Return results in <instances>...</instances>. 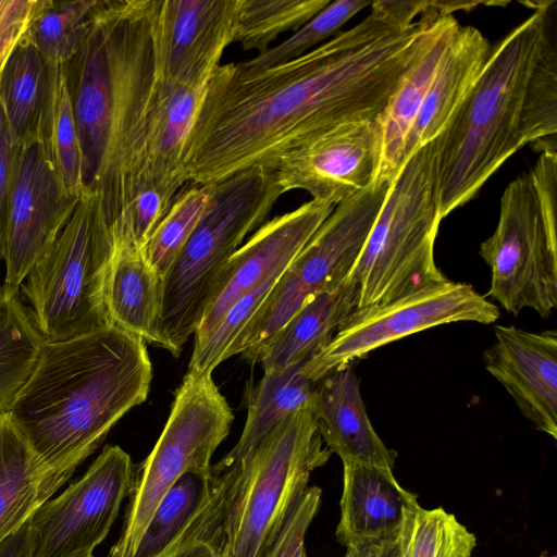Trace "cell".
<instances>
[{
    "label": "cell",
    "instance_id": "obj_1",
    "mask_svg": "<svg viewBox=\"0 0 557 557\" xmlns=\"http://www.w3.org/2000/svg\"><path fill=\"white\" fill-rule=\"evenodd\" d=\"M354 27L286 63L246 73L220 64L188 135V182L214 184L341 125L377 116L435 18L421 1H372Z\"/></svg>",
    "mask_w": 557,
    "mask_h": 557
},
{
    "label": "cell",
    "instance_id": "obj_2",
    "mask_svg": "<svg viewBox=\"0 0 557 557\" xmlns=\"http://www.w3.org/2000/svg\"><path fill=\"white\" fill-rule=\"evenodd\" d=\"M534 11L495 46L475 84L436 137L438 212L471 200L528 144L556 145L557 1Z\"/></svg>",
    "mask_w": 557,
    "mask_h": 557
},
{
    "label": "cell",
    "instance_id": "obj_3",
    "mask_svg": "<svg viewBox=\"0 0 557 557\" xmlns=\"http://www.w3.org/2000/svg\"><path fill=\"white\" fill-rule=\"evenodd\" d=\"M151 381L145 341L116 326L44 343L7 411L47 470L42 503L146 400Z\"/></svg>",
    "mask_w": 557,
    "mask_h": 557
},
{
    "label": "cell",
    "instance_id": "obj_4",
    "mask_svg": "<svg viewBox=\"0 0 557 557\" xmlns=\"http://www.w3.org/2000/svg\"><path fill=\"white\" fill-rule=\"evenodd\" d=\"M95 11L104 34L112 95L106 150L88 191L97 220L116 242L128 238L135 205L146 194H158L154 187L163 185L177 156L180 86L158 72L157 0H97Z\"/></svg>",
    "mask_w": 557,
    "mask_h": 557
},
{
    "label": "cell",
    "instance_id": "obj_5",
    "mask_svg": "<svg viewBox=\"0 0 557 557\" xmlns=\"http://www.w3.org/2000/svg\"><path fill=\"white\" fill-rule=\"evenodd\" d=\"M212 185L207 210L162 278L160 347L175 357L195 334L222 267L284 194L274 169L264 165Z\"/></svg>",
    "mask_w": 557,
    "mask_h": 557
},
{
    "label": "cell",
    "instance_id": "obj_6",
    "mask_svg": "<svg viewBox=\"0 0 557 557\" xmlns=\"http://www.w3.org/2000/svg\"><path fill=\"white\" fill-rule=\"evenodd\" d=\"M435 139L413 151L392 181L350 271L358 306L383 304L446 281L435 263L441 223Z\"/></svg>",
    "mask_w": 557,
    "mask_h": 557
},
{
    "label": "cell",
    "instance_id": "obj_7",
    "mask_svg": "<svg viewBox=\"0 0 557 557\" xmlns=\"http://www.w3.org/2000/svg\"><path fill=\"white\" fill-rule=\"evenodd\" d=\"M557 151L541 149L534 165L505 188L494 233L479 255L491 269L488 297L506 311L557 307Z\"/></svg>",
    "mask_w": 557,
    "mask_h": 557
},
{
    "label": "cell",
    "instance_id": "obj_8",
    "mask_svg": "<svg viewBox=\"0 0 557 557\" xmlns=\"http://www.w3.org/2000/svg\"><path fill=\"white\" fill-rule=\"evenodd\" d=\"M113 242L85 191L70 219L20 286L44 342H58L111 325L106 282Z\"/></svg>",
    "mask_w": 557,
    "mask_h": 557
},
{
    "label": "cell",
    "instance_id": "obj_9",
    "mask_svg": "<svg viewBox=\"0 0 557 557\" xmlns=\"http://www.w3.org/2000/svg\"><path fill=\"white\" fill-rule=\"evenodd\" d=\"M331 451L313 405L281 421L240 462L226 521L231 557H261Z\"/></svg>",
    "mask_w": 557,
    "mask_h": 557
},
{
    "label": "cell",
    "instance_id": "obj_10",
    "mask_svg": "<svg viewBox=\"0 0 557 557\" xmlns=\"http://www.w3.org/2000/svg\"><path fill=\"white\" fill-rule=\"evenodd\" d=\"M233 421V410L212 372L188 371L175 392L158 442L134 467L122 532L107 557H134L166 492L187 473H210L213 453L228 435Z\"/></svg>",
    "mask_w": 557,
    "mask_h": 557
},
{
    "label": "cell",
    "instance_id": "obj_11",
    "mask_svg": "<svg viewBox=\"0 0 557 557\" xmlns=\"http://www.w3.org/2000/svg\"><path fill=\"white\" fill-rule=\"evenodd\" d=\"M372 184L335 206L275 286L242 335L235 355L247 360L312 297L341 285L357 262L387 195Z\"/></svg>",
    "mask_w": 557,
    "mask_h": 557
},
{
    "label": "cell",
    "instance_id": "obj_12",
    "mask_svg": "<svg viewBox=\"0 0 557 557\" xmlns=\"http://www.w3.org/2000/svg\"><path fill=\"white\" fill-rule=\"evenodd\" d=\"M498 307L466 283L446 280L394 300L355 309L332 339L302 368L319 382L374 349L433 326L470 321L494 323Z\"/></svg>",
    "mask_w": 557,
    "mask_h": 557
},
{
    "label": "cell",
    "instance_id": "obj_13",
    "mask_svg": "<svg viewBox=\"0 0 557 557\" xmlns=\"http://www.w3.org/2000/svg\"><path fill=\"white\" fill-rule=\"evenodd\" d=\"M134 465L120 446H107L87 471L29 519L30 557H92L128 495Z\"/></svg>",
    "mask_w": 557,
    "mask_h": 557
},
{
    "label": "cell",
    "instance_id": "obj_14",
    "mask_svg": "<svg viewBox=\"0 0 557 557\" xmlns=\"http://www.w3.org/2000/svg\"><path fill=\"white\" fill-rule=\"evenodd\" d=\"M63 188L42 141L15 148L3 260L18 287L52 245L78 201Z\"/></svg>",
    "mask_w": 557,
    "mask_h": 557
},
{
    "label": "cell",
    "instance_id": "obj_15",
    "mask_svg": "<svg viewBox=\"0 0 557 557\" xmlns=\"http://www.w3.org/2000/svg\"><path fill=\"white\" fill-rule=\"evenodd\" d=\"M382 152L379 115L341 125L283 154L274 164L284 194L300 189L333 206L374 184Z\"/></svg>",
    "mask_w": 557,
    "mask_h": 557
},
{
    "label": "cell",
    "instance_id": "obj_16",
    "mask_svg": "<svg viewBox=\"0 0 557 557\" xmlns=\"http://www.w3.org/2000/svg\"><path fill=\"white\" fill-rule=\"evenodd\" d=\"M334 208L311 199L256 230L219 272L194 343L205 339L242 296L272 274L284 271Z\"/></svg>",
    "mask_w": 557,
    "mask_h": 557
},
{
    "label": "cell",
    "instance_id": "obj_17",
    "mask_svg": "<svg viewBox=\"0 0 557 557\" xmlns=\"http://www.w3.org/2000/svg\"><path fill=\"white\" fill-rule=\"evenodd\" d=\"M237 0H157L158 72L181 87H205L234 42Z\"/></svg>",
    "mask_w": 557,
    "mask_h": 557
},
{
    "label": "cell",
    "instance_id": "obj_18",
    "mask_svg": "<svg viewBox=\"0 0 557 557\" xmlns=\"http://www.w3.org/2000/svg\"><path fill=\"white\" fill-rule=\"evenodd\" d=\"M485 368L536 430L557 438V333L497 325Z\"/></svg>",
    "mask_w": 557,
    "mask_h": 557
},
{
    "label": "cell",
    "instance_id": "obj_19",
    "mask_svg": "<svg viewBox=\"0 0 557 557\" xmlns=\"http://www.w3.org/2000/svg\"><path fill=\"white\" fill-rule=\"evenodd\" d=\"M61 67L81 145L83 184L88 190L99 171L107 145L112 94L106 39L95 7L89 32L81 49Z\"/></svg>",
    "mask_w": 557,
    "mask_h": 557
},
{
    "label": "cell",
    "instance_id": "obj_20",
    "mask_svg": "<svg viewBox=\"0 0 557 557\" xmlns=\"http://www.w3.org/2000/svg\"><path fill=\"white\" fill-rule=\"evenodd\" d=\"M313 413L323 443L343 465L360 463L393 470L397 453L383 443L372 426L351 364L331 372L317 383Z\"/></svg>",
    "mask_w": 557,
    "mask_h": 557
},
{
    "label": "cell",
    "instance_id": "obj_21",
    "mask_svg": "<svg viewBox=\"0 0 557 557\" xmlns=\"http://www.w3.org/2000/svg\"><path fill=\"white\" fill-rule=\"evenodd\" d=\"M460 24L441 12L379 114L382 152L374 184H391L407 160L406 145L429 84Z\"/></svg>",
    "mask_w": 557,
    "mask_h": 557
},
{
    "label": "cell",
    "instance_id": "obj_22",
    "mask_svg": "<svg viewBox=\"0 0 557 557\" xmlns=\"http://www.w3.org/2000/svg\"><path fill=\"white\" fill-rule=\"evenodd\" d=\"M491 48L476 27H458L435 70L410 131L407 159L448 125L481 74Z\"/></svg>",
    "mask_w": 557,
    "mask_h": 557
},
{
    "label": "cell",
    "instance_id": "obj_23",
    "mask_svg": "<svg viewBox=\"0 0 557 557\" xmlns=\"http://www.w3.org/2000/svg\"><path fill=\"white\" fill-rule=\"evenodd\" d=\"M337 541H386L398 535L404 508L417 497L396 481L393 470L360 463L343 465Z\"/></svg>",
    "mask_w": 557,
    "mask_h": 557
},
{
    "label": "cell",
    "instance_id": "obj_24",
    "mask_svg": "<svg viewBox=\"0 0 557 557\" xmlns=\"http://www.w3.org/2000/svg\"><path fill=\"white\" fill-rule=\"evenodd\" d=\"M357 306L358 286L347 277L309 299L247 361L259 362L263 372H275L308 360L332 339Z\"/></svg>",
    "mask_w": 557,
    "mask_h": 557
},
{
    "label": "cell",
    "instance_id": "obj_25",
    "mask_svg": "<svg viewBox=\"0 0 557 557\" xmlns=\"http://www.w3.org/2000/svg\"><path fill=\"white\" fill-rule=\"evenodd\" d=\"M104 298L111 325L161 346L162 277L145 249L129 243L114 246Z\"/></svg>",
    "mask_w": 557,
    "mask_h": 557
},
{
    "label": "cell",
    "instance_id": "obj_26",
    "mask_svg": "<svg viewBox=\"0 0 557 557\" xmlns=\"http://www.w3.org/2000/svg\"><path fill=\"white\" fill-rule=\"evenodd\" d=\"M58 69L26 37L10 55L0 76V104L14 148L42 140Z\"/></svg>",
    "mask_w": 557,
    "mask_h": 557
},
{
    "label": "cell",
    "instance_id": "obj_27",
    "mask_svg": "<svg viewBox=\"0 0 557 557\" xmlns=\"http://www.w3.org/2000/svg\"><path fill=\"white\" fill-rule=\"evenodd\" d=\"M47 470L5 412L0 414V545L39 506Z\"/></svg>",
    "mask_w": 557,
    "mask_h": 557
},
{
    "label": "cell",
    "instance_id": "obj_28",
    "mask_svg": "<svg viewBox=\"0 0 557 557\" xmlns=\"http://www.w3.org/2000/svg\"><path fill=\"white\" fill-rule=\"evenodd\" d=\"M306 361L280 371L263 372L249 398L243 432L219 465L228 466L244 459L281 421L296 410L313 405L318 382L305 375Z\"/></svg>",
    "mask_w": 557,
    "mask_h": 557
},
{
    "label": "cell",
    "instance_id": "obj_29",
    "mask_svg": "<svg viewBox=\"0 0 557 557\" xmlns=\"http://www.w3.org/2000/svg\"><path fill=\"white\" fill-rule=\"evenodd\" d=\"M18 287L0 286V414L5 413L44 345Z\"/></svg>",
    "mask_w": 557,
    "mask_h": 557
},
{
    "label": "cell",
    "instance_id": "obj_30",
    "mask_svg": "<svg viewBox=\"0 0 557 557\" xmlns=\"http://www.w3.org/2000/svg\"><path fill=\"white\" fill-rule=\"evenodd\" d=\"M400 557H472L475 535L444 508L425 509L418 497L404 508L398 531Z\"/></svg>",
    "mask_w": 557,
    "mask_h": 557
},
{
    "label": "cell",
    "instance_id": "obj_31",
    "mask_svg": "<svg viewBox=\"0 0 557 557\" xmlns=\"http://www.w3.org/2000/svg\"><path fill=\"white\" fill-rule=\"evenodd\" d=\"M330 0H237L234 17V42L243 50L269 49L280 34L298 30Z\"/></svg>",
    "mask_w": 557,
    "mask_h": 557
},
{
    "label": "cell",
    "instance_id": "obj_32",
    "mask_svg": "<svg viewBox=\"0 0 557 557\" xmlns=\"http://www.w3.org/2000/svg\"><path fill=\"white\" fill-rule=\"evenodd\" d=\"M97 0H45L26 39L52 67H60L81 49Z\"/></svg>",
    "mask_w": 557,
    "mask_h": 557
},
{
    "label": "cell",
    "instance_id": "obj_33",
    "mask_svg": "<svg viewBox=\"0 0 557 557\" xmlns=\"http://www.w3.org/2000/svg\"><path fill=\"white\" fill-rule=\"evenodd\" d=\"M65 191L81 197L83 184L82 151L65 75L57 72L52 104L41 140Z\"/></svg>",
    "mask_w": 557,
    "mask_h": 557
},
{
    "label": "cell",
    "instance_id": "obj_34",
    "mask_svg": "<svg viewBox=\"0 0 557 557\" xmlns=\"http://www.w3.org/2000/svg\"><path fill=\"white\" fill-rule=\"evenodd\" d=\"M212 188V184L188 182L149 239L145 253L162 278L207 210Z\"/></svg>",
    "mask_w": 557,
    "mask_h": 557
},
{
    "label": "cell",
    "instance_id": "obj_35",
    "mask_svg": "<svg viewBox=\"0 0 557 557\" xmlns=\"http://www.w3.org/2000/svg\"><path fill=\"white\" fill-rule=\"evenodd\" d=\"M209 475L187 473L178 479L157 506L134 557H158L175 540L200 507Z\"/></svg>",
    "mask_w": 557,
    "mask_h": 557
},
{
    "label": "cell",
    "instance_id": "obj_36",
    "mask_svg": "<svg viewBox=\"0 0 557 557\" xmlns=\"http://www.w3.org/2000/svg\"><path fill=\"white\" fill-rule=\"evenodd\" d=\"M371 3L363 0L332 1L285 41L236 65L243 72L253 73L299 58L338 34L346 22Z\"/></svg>",
    "mask_w": 557,
    "mask_h": 557
},
{
    "label": "cell",
    "instance_id": "obj_37",
    "mask_svg": "<svg viewBox=\"0 0 557 557\" xmlns=\"http://www.w3.org/2000/svg\"><path fill=\"white\" fill-rule=\"evenodd\" d=\"M322 491L307 487L261 557H307L305 537L321 504Z\"/></svg>",
    "mask_w": 557,
    "mask_h": 557
},
{
    "label": "cell",
    "instance_id": "obj_38",
    "mask_svg": "<svg viewBox=\"0 0 557 557\" xmlns=\"http://www.w3.org/2000/svg\"><path fill=\"white\" fill-rule=\"evenodd\" d=\"M45 0H3L0 16V76Z\"/></svg>",
    "mask_w": 557,
    "mask_h": 557
},
{
    "label": "cell",
    "instance_id": "obj_39",
    "mask_svg": "<svg viewBox=\"0 0 557 557\" xmlns=\"http://www.w3.org/2000/svg\"><path fill=\"white\" fill-rule=\"evenodd\" d=\"M207 517L196 511L183 531L158 557H231L227 542L207 541Z\"/></svg>",
    "mask_w": 557,
    "mask_h": 557
},
{
    "label": "cell",
    "instance_id": "obj_40",
    "mask_svg": "<svg viewBox=\"0 0 557 557\" xmlns=\"http://www.w3.org/2000/svg\"><path fill=\"white\" fill-rule=\"evenodd\" d=\"M15 148L12 145L3 111L0 104V260H3L9 199L13 177Z\"/></svg>",
    "mask_w": 557,
    "mask_h": 557
},
{
    "label": "cell",
    "instance_id": "obj_41",
    "mask_svg": "<svg viewBox=\"0 0 557 557\" xmlns=\"http://www.w3.org/2000/svg\"><path fill=\"white\" fill-rule=\"evenodd\" d=\"M0 557H30L29 520L0 545Z\"/></svg>",
    "mask_w": 557,
    "mask_h": 557
},
{
    "label": "cell",
    "instance_id": "obj_42",
    "mask_svg": "<svg viewBox=\"0 0 557 557\" xmlns=\"http://www.w3.org/2000/svg\"><path fill=\"white\" fill-rule=\"evenodd\" d=\"M385 541H361L347 545L344 557H379Z\"/></svg>",
    "mask_w": 557,
    "mask_h": 557
},
{
    "label": "cell",
    "instance_id": "obj_43",
    "mask_svg": "<svg viewBox=\"0 0 557 557\" xmlns=\"http://www.w3.org/2000/svg\"><path fill=\"white\" fill-rule=\"evenodd\" d=\"M397 536L384 542L379 557H400Z\"/></svg>",
    "mask_w": 557,
    "mask_h": 557
},
{
    "label": "cell",
    "instance_id": "obj_44",
    "mask_svg": "<svg viewBox=\"0 0 557 557\" xmlns=\"http://www.w3.org/2000/svg\"><path fill=\"white\" fill-rule=\"evenodd\" d=\"M2 5H3V0H0V16H1V12H2Z\"/></svg>",
    "mask_w": 557,
    "mask_h": 557
},
{
    "label": "cell",
    "instance_id": "obj_45",
    "mask_svg": "<svg viewBox=\"0 0 557 557\" xmlns=\"http://www.w3.org/2000/svg\"><path fill=\"white\" fill-rule=\"evenodd\" d=\"M542 557H547V556H542Z\"/></svg>",
    "mask_w": 557,
    "mask_h": 557
}]
</instances>
